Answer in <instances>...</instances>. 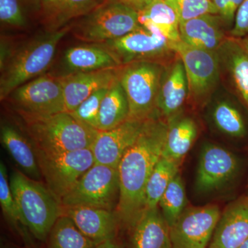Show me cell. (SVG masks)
<instances>
[{
    "label": "cell",
    "instance_id": "6da1fadb",
    "mask_svg": "<svg viewBox=\"0 0 248 248\" xmlns=\"http://www.w3.org/2000/svg\"><path fill=\"white\" fill-rule=\"evenodd\" d=\"M168 124L158 116L145 121L135 143L127 150L118 166L120 196L115 213L120 226L129 229L145 210L147 182L162 157Z\"/></svg>",
    "mask_w": 248,
    "mask_h": 248
},
{
    "label": "cell",
    "instance_id": "7a4b0ae2",
    "mask_svg": "<svg viewBox=\"0 0 248 248\" xmlns=\"http://www.w3.org/2000/svg\"><path fill=\"white\" fill-rule=\"evenodd\" d=\"M17 113L34 146L45 153L91 148L98 131L76 120L66 111L48 115Z\"/></svg>",
    "mask_w": 248,
    "mask_h": 248
},
{
    "label": "cell",
    "instance_id": "3957f363",
    "mask_svg": "<svg viewBox=\"0 0 248 248\" xmlns=\"http://www.w3.org/2000/svg\"><path fill=\"white\" fill-rule=\"evenodd\" d=\"M73 29L66 26L59 30L47 31L15 49L1 70L0 99H6L13 91L48 70L60 41Z\"/></svg>",
    "mask_w": 248,
    "mask_h": 248
},
{
    "label": "cell",
    "instance_id": "277c9868",
    "mask_svg": "<svg viewBox=\"0 0 248 248\" xmlns=\"http://www.w3.org/2000/svg\"><path fill=\"white\" fill-rule=\"evenodd\" d=\"M9 183L26 226L32 237L43 244L62 215L61 203L47 186L20 170L11 172Z\"/></svg>",
    "mask_w": 248,
    "mask_h": 248
},
{
    "label": "cell",
    "instance_id": "5b68a950",
    "mask_svg": "<svg viewBox=\"0 0 248 248\" xmlns=\"http://www.w3.org/2000/svg\"><path fill=\"white\" fill-rule=\"evenodd\" d=\"M167 64L139 62L120 67L118 79L128 99L129 118L145 121L156 115V103Z\"/></svg>",
    "mask_w": 248,
    "mask_h": 248
},
{
    "label": "cell",
    "instance_id": "8992f818",
    "mask_svg": "<svg viewBox=\"0 0 248 248\" xmlns=\"http://www.w3.org/2000/svg\"><path fill=\"white\" fill-rule=\"evenodd\" d=\"M140 14L128 6L108 0L85 16L74 28L78 40L92 44L115 40L140 29Z\"/></svg>",
    "mask_w": 248,
    "mask_h": 248
},
{
    "label": "cell",
    "instance_id": "52a82bcc",
    "mask_svg": "<svg viewBox=\"0 0 248 248\" xmlns=\"http://www.w3.org/2000/svg\"><path fill=\"white\" fill-rule=\"evenodd\" d=\"M182 60L188 83V99L195 105L206 104L219 81L221 68L217 51H209L186 45L182 41L171 42Z\"/></svg>",
    "mask_w": 248,
    "mask_h": 248
},
{
    "label": "cell",
    "instance_id": "ba28073f",
    "mask_svg": "<svg viewBox=\"0 0 248 248\" xmlns=\"http://www.w3.org/2000/svg\"><path fill=\"white\" fill-rule=\"evenodd\" d=\"M120 196L118 169L94 163L61 200L62 207L90 206L112 210Z\"/></svg>",
    "mask_w": 248,
    "mask_h": 248
},
{
    "label": "cell",
    "instance_id": "9c48e42d",
    "mask_svg": "<svg viewBox=\"0 0 248 248\" xmlns=\"http://www.w3.org/2000/svg\"><path fill=\"white\" fill-rule=\"evenodd\" d=\"M35 151L41 174L49 190L60 202L94 164L91 148L49 153L35 148Z\"/></svg>",
    "mask_w": 248,
    "mask_h": 248
},
{
    "label": "cell",
    "instance_id": "30bf717a",
    "mask_svg": "<svg viewBox=\"0 0 248 248\" xmlns=\"http://www.w3.org/2000/svg\"><path fill=\"white\" fill-rule=\"evenodd\" d=\"M121 66L139 62L168 64L177 56L171 42L155 29L141 27L117 40L102 44Z\"/></svg>",
    "mask_w": 248,
    "mask_h": 248
},
{
    "label": "cell",
    "instance_id": "8fae6325",
    "mask_svg": "<svg viewBox=\"0 0 248 248\" xmlns=\"http://www.w3.org/2000/svg\"><path fill=\"white\" fill-rule=\"evenodd\" d=\"M8 97L17 112L48 115L66 111L61 81L53 75H42L28 81Z\"/></svg>",
    "mask_w": 248,
    "mask_h": 248
},
{
    "label": "cell",
    "instance_id": "7c38bea8",
    "mask_svg": "<svg viewBox=\"0 0 248 248\" xmlns=\"http://www.w3.org/2000/svg\"><path fill=\"white\" fill-rule=\"evenodd\" d=\"M221 215L216 205L186 208L170 228L172 248H207Z\"/></svg>",
    "mask_w": 248,
    "mask_h": 248
},
{
    "label": "cell",
    "instance_id": "4fadbf2b",
    "mask_svg": "<svg viewBox=\"0 0 248 248\" xmlns=\"http://www.w3.org/2000/svg\"><path fill=\"white\" fill-rule=\"evenodd\" d=\"M239 169V160L232 153L223 147L207 143L201 151L195 188L200 193L218 190L236 177Z\"/></svg>",
    "mask_w": 248,
    "mask_h": 248
},
{
    "label": "cell",
    "instance_id": "5bb4252c",
    "mask_svg": "<svg viewBox=\"0 0 248 248\" xmlns=\"http://www.w3.org/2000/svg\"><path fill=\"white\" fill-rule=\"evenodd\" d=\"M145 121L128 119L111 130L97 131L91 148L94 163L118 169L124 155L141 133Z\"/></svg>",
    "mask_w": 248,
    "mask_h": 248
},
{
    "label": "cell",
    "instance_id": "9a60e30c",
    "mask_svg": "<svg viewBox=\"0 0 248 248\" xmlns=\"http://www.w3.org/2000/svg\"><path fill=\"white\" fill-rule=\"evenodd\" d=\"M189 89L182 60L175 57L165 68L156 103L155 114L165 121L182 112Z\"/></svg>",
    "mask_w": 248,
    "mask_h": 248
},
{
    "label": "cell",
    "instance_id": "2e32d148",
    "mask_svg": "<svg viewBox=\"0 0 248 248\" xmlns=\"http://www.w3.org/2000/svg\"><path fill=\"white\" fill-rule=\"evenodd\" d=\"M81 232L99 245L117 237L120 223L115 211L90 206L62 207Z\"/></svg>",
    "mask_w": 248,
    "mask_h": 248
},
{
    "label": "cell",
    "instance_id": "e0dca14e",
    "mask_svg": "<svg viewBox=\"0 0 248 248\" xmlns=\"http://www.w3.org/2000/svg\"><path fill=\"white\" fill-rule=\"evenodd\" d=\"M248 238V197L231 203L222 214L208 248H239Z\"/></svg>",
    "mask_w": 248,
    "mask_h": 248
},
{
    "label": "cell",
    "instance_id": "ac0fdd59",
    "mask_svg": "<svg viewBox=\"0 0 248 248\" xmlns=\"http://www.w3.org/2000/svg\"><path fill=\"white\" fill-rule=\"evenodd\" d=\"M119 69L120 68L58 77L63 88L66 112H73L93 93L112 84L117 79Z\"/></svg>",
    "mask_w": 248,
    "mask_h": 248
},
{
    "label": "cell",
    "instance_id": "d6986e66",
    "mask_svg": "<svg viewBox=\"0 0 248 248\" xmlns=\"http://www.w3.org/2000/svg\"><path fill=\"white\" fill-rule=\"evenodd\" d=\"M225 22L218 14H208L179 24L181 41L186 45L217 51L229 37L224 29Z\"/></svg>",
    "mask_w": 248,
    "mask_h": 248
},
{
    "label": "cell",
    "instance_id": "ffe728a7",
    "mask_svg": "<svg viewBox=\"0 0 248 248\" xmlns=\"http://www.w3.org/2000/svg\"><path fill=\"white\" fill-rule=\"evenodd\" d=\"M128 231V248H172L170 227L159 208L145 209Z\"/></svg>",
    "mask_w": 248,
    "mask_h": 248
},
{
    "label": "cell",
    "instance_id": "44dd1931",
    "mask_svg": "<svg viewBox=\"0 0 248 248\" xmlns=\"http://www.w3.org/2000/svg\"><path fill=\"white\" fill-rule=\"evenodd\" d=\"M122 67L109 50L98 44L79 45L66 50L61 61L62 77L78 73L115 69Z\"/></svg>",
    "mask_w": 248,
    "mask_h": 248
},
{
    "label": "cell",
    "instance_id": "7402d4cb",
    "mask_svg": "<svg viewBox=\"0 0 248 248\" xmlns=\"http://www.w3.org/2000/svg\"><path fill=\"white\" fill-rule=\"evenodd\" d=\"M166 122L168 130L162 157L180 165L197 140L198 125L192 117L184 115L182 111Z\"/></svg>",
    "mask_w": 248,
    "mask_h": 248
},
{
    "label": "cell",
    "instance_id": "603a6c76",
    "mask_svg": "<svg viewBox=\"0 0 248 248\" xmlns=\"http://www.w3.org/2000/svg\"><path fill=\"white\" fill-rule=\"evenodd\" d=\"M0 138L1 144L19 166L21 172L34 180H40L42 174L33 143L10 124H1Z\"/></svg>",
    "mask_w": 248,
    "mask_h": 248
},
{
    "label": "cell",
    "instance_id": "cb8c5ba5",
    "mask_svg": "<svg viewBox=\"0 0 248 248\" xmlns=\"http://www.w3.org/2000/svg\"><path fill=\"white\" fill-rule=\"evenodd\" d=\"M221 69L225 70L236 93L248 108V55L236 39L228 37L217 50Z\"/></svg>",
    "mask_w": 248,
    "mask_h": 248
},
{
    "label": "cell",
    "instance_id": "d4e9b609",
    "mask_svg": "<svg viewBox=\"0 0 248 248\" xmlns=\"http://www.w3.org/2000/svg\"><path fill=\"white\" fill-rule=\"evenodd\" d=\"M140 14L142 26L155 29L170 42L181 40L179 19L177 13L166 0H154Z\"/></svg>",
    "mask_w": 248,
    "mask_h": 248
},
{
    "label": "cell",
    "instance_id": "484cf974",
    "mask_svg": "<svg viewBox=\"0 0 248 248\" xmlns=\"http://www.w3.org/2000/svg\"><path fill=\"white\" fill-rule=\"evenodd\" d=\"M129 118L128 99L117 76L103 99L97 130L106 131L118 126Z\"/></svg>",
    "mask_w": 248,
    "mask_h": 248
},
{
    "label": "cell",
    "instance_id": "4316f807",
    "mask_svg": "<svg viewBox=\"0 0 248 248\" xmlns=\"http://www.w3.org/2000/svg\"><path fill=\"white\" fill-rule=\"evenodd\" d=\"M0 205L5 219L13 232L24 241L27 248H35V241L28 229L11 192L7 169L0 163Z\"/></svg>",
    "mask_w": 248,
    "mask_h": 248
},
{
    "label": "cell",
    "instance_id": "83f0119b",
    "mask_svg": "<svg viewBox=\"0 0 248 248\" xmlns=\"http://www.w3.org/2000/svg\"><path fill=\"white\" fill-rule=\"evenodd\" d=\"M97 245L85 236L73 221L62 215L41 248H97Z\"/></svg>",
    "mask_w": 248,
    "mask_h": 248
},
{
    "label": "cell",
    "instance_id": "f1b7e54d",
    "mask_svg": "<svg viewBox=\"0 0 248 248\" xmlns=\"http://www.w3.org/2000/svg\"><path fill=\"white\" fill-rule=\"evenodd\" d=\"M179 165L171 160L161 157L155 166L147 182L145 191V209L158 208L170 183L179 174Z\"/></svg>",
    "mask_w": 248,
    "mask_h": 248
},
{
    "label": "cell",
    "instance_id": "f546056e",
    "mask_svg": "<svg viewBox=\"0 0 248 248\" xmlns=\"http://www.w3.org/2000/svg\"><path fill=\"white\" fill-rule=\"evenodd\" d=\"M214 124L221 133L233 138H243L247 126L242 114L234 104L226 100L217 102L212 110Z\"/></svg>",
    "mask_w": 248,
    "mask_h": 248
},
{
    "label": "cell",
    "instance_id": "4dcf8cb0",
    "mask_svg": "<svg viewBox=\"0 0 248 248\" xmlns=\"http://www.w3.org/2000/svg\"><path fill=\"white\" fill-rule=\"evenodd\" d=\"M108 0H62L53 14L47 18L48 31L66 27L72 19L86 16L102 6Z\"/></svg>",
    "mask_w": 248,
    "mask_h": 248
},
{
    "label": "cell",
    "instance_id": "1f68e13d",
    "mask_svg": "<svg viewBox=\"0 0 248 248\" xmlns=\"http://www.w3.org/2000/svg\"><path fill=\"white\" fill-rule=\"evenodd\" d=\"M186 202L185 187L180 173H179L170 183L159 203L160 210L170 228L184 213Z\"/></svg>",
    "mask_w": 248,
    "mask_h": 248
},
{
    "label": "cell",
    "instance_id": "d6a6232c",
    "mask_svg": "<svg viewBox=\"0 0 248 248\" xmlns=\"http://www.w3.org/2000/svg\"><path fill=\"white\" fill-rule=\"evenodd\" d=\"M177 13L179 23L208 14H218L211 0H166Z\"/></svg>",
    "mask_w": 248,
    "mask_h": 248
},
{
    "label": "cell",
    "instance_id": "836d02e7",
    "mask_svg": "<svg viewBox=\"0 0 248 248\" xmlns=\"http://www.w3.org/2000/svg\"><path fill=\"white\" fill-rule=\"evenodd\" d=\"M110 86V85L93 93L76 110L70 113L81 123L97 130L101 104Z\"/></svg>",
    "mask_w": 248,
    "mask_h": 248
},
{
    "label": "cell",
    "instance_id": "e575fe53",
    "mask_svg": "<svg viewBox=\"0 0 248 248\" xmlns=\"http://www.w3.org/2000/svg\"><path fill=\"white\" fill-rule=\"evenodd\" d=\"M0 21L7 27H25L27 18L22 0H0Z\"/></svg>",
    "mask_w": 248,
    "mask_h": 248
},
{
    "label": "cell",
    "instance_id": "d590c367",
    "mask_svg": "<svg viewBox=\"0 0 248 248\" xmlns=\"http://www.w3.org/2000/svg\"><path fill=\"white\" fill-rule=\"evenodd\" d=\"M248 35V0H244L235 16L234 24L229 31L230 37L241 39Z\"/></svg>",
    "mask_w": 248,
    "mask_h": 248
},
{
    "label": "cell",
    "instance_id": "8d00e7d4",
    "mask_svg": "<svg viewBox=\"0 0 248 248\" xmlns=\"http://www.w3.org/2000/svg\"><path fill=\"white\" fill-rule=\"evenodd\" d=\"M128 6L140 14L153 3L154 0H110Z\"/></svg>",
    "mask_w": 248,
    "mask_h": 248
},
{
    "label": "cell",
    "instance_id": "74e56055",
    "mask_svg": "<svg viewBox=\"0 0 248 248\" xmlns=\"http://www.w3.org/2000/svg\"><path fill=\"white\" fill-rule=\"evenodd\" d=\"M211 1L218 10V15L223 18L225 24L228 26L227 22H228V13H229L230 7L232 0H211Z\"/></svg>",
    "mask_w": 248,
    "mask_h": 248
},
{
    "label": "cell",
    "instance_id": "f35d334b",
    "mask_svg": "<svg viewBox=\"0 0 248 248\" xmlns=\"http://www.w3.org/2000/svg\"><path fill=\"white\" fill-rule=\"evenodd\" d=\"M61 1L62 0H40L47 18L53 14V11L56 9Z\"/></svg>",
    "mask_w": 248,
    "mask_h": 248
},
{
    "label": "cell",
    "instance_id": "ab89813d",
    "mask_svg": "<svg viewBox=\"0 0 248 248\" xmlns=\"http://www.w3.org/2000/svg\"><path fill=\"white\" fill-rule=\"evenodd\" d=\"M97 248H122L117 238L107 240L102 244L97 245Z\"/></svg>",
    "mask_w": 248,
    "mask_h": 248
},
{
    "label": "cell",
    "instance_id": "60d3db41",
    "mask_svg": "<svg viewBox=\"0 0 248 248\" xmlns=\"http://www.w3.org/2000/svg\"><path fill=\"white\" fill-rule=\"evenodd\" d=\"M236 40H238L240 45H241L242 48L244 49L245 51L248 55V35L241 39H236Z\"/></svg>",
    "mask_w": 248,
    "mask_h": 248
},
{
    "label": "cell",
    "instance_id": "b9f144b4",
    "mask_svg": "<svg viewBox=\"0 0 248 248\" xmlns=\"http://www.w3.org/2000/svg\"><path fill=\"white\" fill-rule=\"evenodd\" d=\"M1 248H19L16 245L11 244L9 241H6L3 238L1 239Z\"/></svg>",
    "mask_w": 248,
    "mask_h": 248
},
{
    "label": "cell",
    "instance_id": "7bdbcfd3",
    "mask_svg": "<svg viewBox=\"0 0 248 248\" xmlns=\"http://www.w3.org/2000/svg\"><path fill=\"white\" fill-rule=\"evenodd\" d=\"M239 248H248V238Z\"/></svg>",
    "mask_w": 248,
    "mask_h": 248
}]
</instances>
